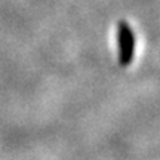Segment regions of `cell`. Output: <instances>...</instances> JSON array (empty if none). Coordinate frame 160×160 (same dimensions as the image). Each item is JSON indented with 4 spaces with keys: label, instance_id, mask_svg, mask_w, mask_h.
Masks as SVG:
<instances>
[{
    "label": "cell",
    "instance_id": "cell-1",
    "mask_svg": "<svg viewBox=\"0 0 160 160\" xmlns=\"http://www.w3.org/2000/svg\"><path fill=\"white\" fill-rule=\"evenodd\" d=\"M117 59L122 67L131 65L135 57V34L126 21L117 24Z\"/></svg>",
    "mask_w": 160,
    "mask_h": 160
}]
</instances>
